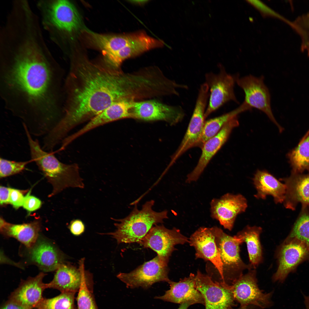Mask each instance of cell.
<instances>
[{
  "mask_svg": "<svg viewBox=\"0 0 309 309\" xmlns=\"http://www.w3.org/2000/svg\"><path fill=\"white\" fill-rule=\"evenodd\" d=\"M63 71L39 33L14 35L0 45V94L29 131L52 130L63 115Z\"/></svg>",
  "mask_w": 309,
  "mask_h": 309,
  "instance_id": "obj_1",
  "label": "cell"
},
{
  "mask_svg": "<svg viewBox=\"0 0 309 309\" xmlns=\"http://www.w3.org/2000/svg\"><path fill=\"white\" fill-rule=\"evenodd\" d=\"M71 62L64 85L63 115L56 127L63 136L114 103L129 98L133 90L128 74L102 61L93 62L80 55L73 57Z\"/></svg>",
  "mask_w": 309,
  "mask_h": 309,
  "instance_id": "obj_2",
  "label": "cell"
},
{
  "mask_svg": "<svg viewBox=\"0 0 309 309\" xmlns=\"http://www.w3.org/2000/svg\"><path fill=\"white\" fill-rule=\"evenodd\" d=\"M31 160L36 164L53 190L48 197H52L69 188L83 189L85 185L76 163L65 164L55 156L53 152H47L41 147L37 139L34 140L27 131L25 132Z\"/></svg>",
  "mask_w": 309,
  "mask_h": 309,
  "instance_id": "obj_3",
  "label": "cell"
},
{
  "mask_svg": "<svg viewBox=\"0 0 309 309\" xmlns=\"http://www.w3.org/2000/svg\"><path fill=\"white\" fill-rule=\"evenodd\" d=\"M36 5L42 28L58 45H61L67 35L83 27L79 13L69 1L39 0Z\"/></svg>",
  "mask_w": 309,
  "mask_h": 309,
  "instance_id": "obj_4",
  "label": "cell"
},
{
  "mask_svg": "<svg viewBox=\"0 0 309 309\" xmlns=\"http://www.w3.org/2000/svg\"><path fill=\"white\" fill-rule=\"evenodd\" d=\"M154 201L146 202L139 209L136 205L130 213L121 219H111L116 222L115 231L103 234L111 236L119 244L139 243L151 228L168 219V211L157 212L152 209Z\"/></svg>",
  "mask_w": 309,
  "mask_h": 309,
  "instance_id": "obj_5",
  "label": "cell"
},
{
  "mask_svg": "<svg viewBox=\"0 0 309 309\" xmlns=\"http://www.w3.org/2000/svg\"><path fill=\"white\" fill-rule=\"evenodd\" d=\"M189 242V239L175 227L166 228L163 225H157L149 231L139 243L144 247L152 249L157 254L163 265L167 266L169 257L177 244Z\"/></svg>",
  "mask_w": 309,
  "mask_h": 309,
  "instance_id": "obj_6",
  "label": "cell"
},
{
  "mask_svg": "<svg viewBox=\"0 0 309 309\" xmlns=\"http://www.w3.org/2000/svg\"><path fill=\"white\" fill-rule=\"evenodd\" d=\"M227 287L233 293L234 298L240 307L253 306L264 309L272 305V292L264 293L258 287L255 271L251 270L242 275L231 283L227 284Z\"/></svg>",
  "mask_w": 309,
  "mask_h": 309,
  "instance_id": "obj_7",
  "label": "cell"
},
{
  "mask_svg": "<svg viewBox=\"0 0 309 309\" xmlns=\"http://www.w3.org/2000/svg\"><path fill=\"white\" fill-rule=\"evenodd\" d=\"M218 73L210 72L205 75V83L210 92L205 119L226 102L233 101L238 103L234 91L237 77L228 74L221 64H218Z\"/></svg>",
  "mask_w": 309,
  "mask_h": 309,
  "instance_id": "obj_8",
  "label": "cell"
},
{
  "mask_svg": "<svg viewBox=\"0 0 309 309\" xmlns=\"http://www.w3.org/2000/svg\"><path fill=\"white\" fill-rule=\"evenodd\" d=\"M194 284L203 298L205 309H234L235 300L226 282L214 281L210 276L198 270Z\"/></svg>",
  "mask_w": 309,
  "mask_h": 309,
  "instance_id": "obj_9",
  "label": "cell"
},
{
  "mask_svg": "<svg viewBox=\"0 0 309 309\" xmlns=\"http://www.w3.org/2000/svg\"><path fill=\"white\" fill-rule=\"evenodd\" d=\"M278 267L274 282H282L302 262L309 260V247L298 239L286 238L277 250Z\"/></svg>",
  "mask_w": 309,
  "mask_h": 309,
  "instance_id": "obj_10",
  "label": "cell"
},
{
  "mask_svg": "<svg viewBox=\"0 0 309 309\" xmlns=\"http://www.w3.org/2000/svg\"><path fill=\"white\" fill-rule=\"evenodd\" d=\"M167 266L163 265L158 256L128 273H120L117 277L128 288L141 287L146 289L154 283L160 282L169 283L171 280L168 276Z\"/></svg>",
  "mask_w": 309,
  "mask_h": 309,
  "instance_id": "obj_11",
  "label": "cell"
},
{
  "mask_svg": "<svg viewBox=\"0 0 309 309\" xmlns=\"http://www.w3.org/2000/svg\"><path fill=\"white\" fill-rule=\"evenodd\" d=\"M236 82L243 90L244 101L251 108H256L264 113L270 119L282 132L283 128L275 118L271 106L269 90L264 82V77L249 75L240 78L237 77Z\"/></svg>",
  "mask_w": 309,
  "mask_h": 309,
  "instance_id": "obj_12",
  "label": "cell"
},
{
  "mask_svg": "<svg viewBox=\"0 0 309 309\" xmlns=\"http://www.w3.org/2000/svg\"><path fill=\"white\" fill-rule=\"evenodd\" d=\"M209 91L207 86H201L187 130L173 156L172 163L190 148L199 146L205 122L204 115L209 96Z\"/></svg>",
  "mask_w": 309,
  "mask_h": 309,
  "instance_id": "obj_13",
  "label": "cell"
},
{
  "mask_svg": "<svg viewBox=\"0 0 309 309\" xmlns=\"http://www.w3.org/2000/svg\"><path fill=\"white\" fill-rule=\"evenodd\" d=\"M216 243L220 255L224 268L231 272L232 282L243 274V270L253 267L247 265L241 260L239 255L240 244L234 238L227 234L217 227H212Z\"/></svg>",
  "mask_w": 309,
  "mask_h": 309,
  "instance_id": "obj_14",
  "label": "cell"
},
{
  "mask_svg": "<svg viewBox=\"0 0 309 309\" xmlns=\"http://www.w3.org/2000/svg\"><path fill=\"white\" fill-rule=\"evenodd\" d=\"M131 117L146 121L163 120L172 124L181 121L185 115L180 106L165 104L155 100L134 101L130 110Z\"/></svg>",
  "mask_w": 309,
  "mask_h": 309,
  "instance_id": "obj_15",
  "label": "cell"
},
{
  "mask_svg": "<svg viewBox=\"0 0 309 309\" xmlns=\"http://www.w3.org/2000/svg\"><path fill=\"white\" fill-rule=\"evenodd\" d=\"M247 207V200L243 195L227 193L211 201V216L225 228L231 231L237 215L244 212Z\"/></svg>",
  "mask_w": 309,
  "mask_h": 309,
  "instance_id": "obj_16",
  "label": "cell"
},
{
  "mask_svg": "<svg viewBox=\"0 0 309 309\" xmlns=\"http://www.w3.org/2000/svg\"><path fill=\"white\" fill-rule=\"evenodd\" d=\"M239 124L237 116L234 117L226 123L217 133L203 144L198 163L187 176V183L195 181L199 179L210 160L227 141L233 130Z\"/></svg>",
  "mask_w": 309,
  "mask_h": 309,
  "instance_id": "obj_17",
  "label": "cell"
},
{
  "mask_svg": "<svg viewBox=\"0 0 309 309\" xmlns=\"http://www.w3.org/2000/svg\"><path fill=\"white\" fill-rule=\"evenodd\" d=\"M188 243L195 248L196 258L210 261L219 272L222 282H225L223 264L212 227L199 228L191 235Z\"/></svg>",
  "mask_w": 309,
  "mask_h": 309,
  "instance_id": "obj_18",
  "label": "cell"
},
{
  "mask_svg": "<svg viewBox=\"0 0 309 309\" xmlns=\"http://www.w3.org/2000/svg\"><path fill=\"white\" fill-rule=\"evenodd\" d=\"M30 262L44 272L56 270L64 263V257L52 243L39 235L34 244L27 248Z\"/></svg>",
  "mask_w": 309,
  "mask_h": 309,
  "instance_id": "obj_19",
  "label": "cell"
},
{
  "mask_svg": "<svg viewBox=\"0 0 309 309\" xmlns=\"http://www.w3.org/2000/svg\"><path fill=\"white\" fill-rule=\"evenodd\" d=\"M195 275L191 273L189 276L181 279L179 282L171 280L168 283L170 289L161 296L155 298L172 303L189 304L191 305L200 304L205 305L203 298L195 286Z\"/></svg>",
  "mask_w": 309,
  "mask_h": 309,
  "instance_id": "obj_20",
  "label": "cell"
},
{
  "mask_svg": "<svg viewBox=\"0 0 309 309\" xmlns=\"http://www.w3.org/2000/svg\"><path fill=\"white\" fill-rule=\"evenodd\" d=\"M307 174L291 173L288 177L280 179L286 187L283 202L286 209H295L298 204L309 207V171Z\"/></svg>",
  "mask_w": 309,
  "mask_h": 309,
  "instance_id": "obj_21",
  "label": "cell"
},
{
  "mask_svg": "<svg viewBox=\"0 0 309 309\" xmlns=\"http://www.w3.org/2000/svg\"><path fill=\"white\" fill-rule=\"evenodd\" d=\"M165 44L162 40L147 35L141 39L119 50L102 53V61L112 68L119 69L122 63L125 60L137 56L150 49L162 47Z\"/></svg>",
  "mask_w": 309,
  "mask_h": 309,
  "instance_id": "obj_22",
  "label": "cell"
},
{
  "mask_svg": "<svg viewBox=\"0 0 309 309\" xmlns=\"http://www.w3.org/2000/svg\"><path fill=\"white\" fill-rule=\"evenodd\" d=\"M45 275L41 272L35 277L23 280L11 293L9 299L35 309L43 298V292L47 288L46 284L43 282Z\"/></svg>",
  "mask_w": 309,
  "mask_h": 309,
  "instance_id": "obj_23",
  "label": "cell"
},
{
  "mask_svg": "<svg viewBox=\"0 0 309 309\" xmlns=\"http://www.w3.org/2000/svg\"><path fill=\"white\" fill-rule=\"evenodd\" d=\"M134 99H124L114 103L74 133V136L77 138L100 126L120 119L131 117L130 110L135 101Z\"/></svg>",
  "mask_w": 309,
  "mask_h": 309,
  "instance_id": "obj_24",
  "label": "cell"
},
{
  "mask_svg": "<svg viewBox=\"0 0 309 309\" xmlns=\"http://www.w3.org/2000/svg\"><path fill=\"white\" fill-rule=\"evenodd\" d=\"M257 191L255 197L265 199L268 195H271L276 204L283 203L284 200L286 187L274 176L266 170H258L253 179Z\"/></svg>",
  "mask_w": 309,
  "mask_h": 309,
  "instance_id": "obj_25",
  "label": "cell"
},
{
  "mask_svg": "<svg viewBox=\"0 0 309 309\" xmlns=\"http://www.w3.org/2000/svg\"><path fill=\"white\" fill-rule=\"evenodd\" d=\"M41 224L38 221L22 224H13L0 219L1 233L5 236L13 237L22 243L26 247L32 246L39 236Z\"/></svg>",
  "mask_w": 309,
  "mask_h": 309,
  "instance_id": "obj_26",
  "label": "cell"
},
{
  "mask_svg": "<svg viewBox=\"0 0 309 309\" xmlns=\"http://www.w3.org/2000/svg\"><path fill=\"white\" fill-rule=\"evenodd\" d=\"M82 278L79 268L64 263L56 270L52 280L46 284L47 288L56 289L61 292L76 293L80 288Z\"/></svg>",
  "mask_w": 309,
  "mask_h": 309,
  "instance_id": "obj_27",
  "label": "cell"
},
{
  "mask_svg": "<svg viewBox=\"0 0 309 309\" xmlns=\"http://www.w3.org/2000/svg\"><path fill=\"white\" fill-rule=\"evenodd\" d=\"M262 231L260 227L247 226L233 237L240 244L244 242L246 243L250 264L253 267L258 266L262 260L260 240Z\"/></svg>",
  "mask_w": 309,
  "mask_h": 309,
  "instance_id": "obj_28",
  "label": "cell"
},
{
  "mask_svg": "<svg viewBox=\"0 0 309 309\" xmlns=\"http://www.w3.org/2000/svg\"><path fill=\"white\" fill-rule=\"evenodd\" d=\"M86 38L91 45L101 51L102 53L111 52L123 48L126 43L124 34H102L85 30Z\"/></svg>",
  "mask_w": 309,
  "mask_h": 309,
  "instance_id": "obj_29",
  "label": "cell"
},
{
  "mask_svg": "<svg viewBox=\"0 0 309 309\" xmlns=\"http://www.w3.org/2000/svg\"><path fill=\"white\" fill-rule=\"evenodd\" d=\"M251 108L244 102L239 107L230 112L205 121L199 145L201 147L207 140L217 133L224 125L240 113Z\"/></svg>",
  "mask_w": 309,
  "mask_h": 309,
  "instance_id": "obj_30",
  "label": "cell"
},
{
  "mask_svg": "<svg viewBox=\"0 0 309 309\" xmlns=\"http://www.w3.org/2000/svg\"><path fill=\"white\" fill-rule=\"evenodd\" d=\"M287 157L292 168L291 173L309 171V134L288 152Z\"/></svg>",
  "mask_w": 309,
  "mask_h": 309,
  "instance_id": "obj_31",
  "label": "cell"
},
{
  "mask_svg": "<svg viewBox=\"0 0 309 309\" xmlns=\"http://www.w3.org/2000/svg\"><path fill=\"white\" fill-rule=\"evenodd\" d=\"M79 268L82 278L77 298L78 309H98L93 294L92 287L89 284L86 275L84 266L81 265Z\"/></svg>",
  "mask_w": 309,
  "mask_h": 309,
  "instance_id": "obj_32",
  "label": "cell"
},
{
  "mask_svg": "<svg viewBox=\"0 0 309 309\" xmlns=\"http://www.w3.org/2000/svg\"><path fill=\"white\" fill-rule=\"evenodd\" d=\"M75 293L61 292L52 298H43L35 309H76L74 304Z\"/></svg>",
  "mask_w": 309,
  "mask_h": 309,
  "instance_id": "obj_33",
  "label": "cell"
},
{
  "mask_svg": "<svg viewBox=\"0 0 309 309\" xmlns=\"http://www.w3.org/2000/svg\"><path fill=\"white\" fill-rule=\"evenodd\" d=\"M303 241L309 247V207H302V210L287 237Z\"/></svg>",
  "mask_w": 309,
  "mask_h": 309,
  "instance_id": "obj_34",
  "label": "cell"
},
{
  "mask_svg": "<svg viewBox=\"0 0 309 309\" xmlns=\"http://www.w3.org/2000/svg\"><path fill=\"white\" fill-rule=\"evenodd\" d=\"M0 177L3 178L19 173L25 169L29 161H17L0 158Z\"/></svg>",
  "mask_w": 309,
  "mask_h": 309,
  "instance_id": "obj_35",
  "label": "cell"
},
{
  "mask_svg": "<svg viewBox=\"0 0 309 309\" xmlns=\"http://www.w3.org/2000/svg\"><path fill=\"white\" fill-rule=\"evenodd\" d=\"M26 192V190L10 188L9 203L16 209L23 206L25 197L23 193Z\"/></svg>",
  "mask_w": 309,
  "mask_h": 309,
  "instance_id": "obj_36",
  "label": "cell"
},
{
  "mask_svg": "<svg viewBox=\"0 0 309 309\" xmlns=\"http://www.w3.org/2000/svg\"><path fill=\"white\" fill-rule=\"evenodd\" d=\"M30 191L24 197L23 207L29 212L35 211L39 208L41 205V201L37 198L30 195Z\"/></svg>",
  "mask_w": 309,
  "mask_h": 309,
  "instance_id": "obj_37",
  "label": "cell"
},
{
  "mask_svg": "<svg viewBox=\"0 0 309 309\" xmlns=\"http://www.w3.org/2000/svg\"><path fill=\"white\" fill-rule=\"evenodd\" d=\"M68 228L72 234L75 236H79L84 231L85 226L81 220L75 219L70 221Z\"/></svg>",
  "mask_w": 309,
  "mask_h": 309,
  "instance_id": "obj_38",
  "label": "cell"
},
{
  "mask_svg": "<svg viewBox=\"0 0 309 309\" xmlns=\"http://www.w3.org/2000/svg\"><path fill=\"white\" fill-rule=\"evenodd\" d=\"M251 3L258 9L264 15H266L276 16L277 15L274 11L266 6L262 3L258 1H249Z\"/></svg>",
  "mask_w": 309,
  "mask_h": 309,
  "instance_id": "obj_39",
  "label": "cell"
},
{
  "mask_svg": "<svg viewBox=\"0 0 309 309\" xmlns=\"http://www.w3.org/2000/svg\"><path fill=\"white\" fill-rule=\"evenodd\" d=\"M0 309H34L9 299L1 307Z\"/></svg>",
  "mask_w": 309,
  "mask_h": 309,
  "instance_id": "obj_40",
  "label": "cell"
},
{
  "mask_svg": "<svg viewBox=\"0 0 309 309\" xmlns=\"http://www.w3.org/2000/svg\"><path fill=\"white\" fill-rule=\"evenodd\" d=\"M10 188L3 186L0 187V203L1 205L9 203Z\"/></svg>",
  "mask_w": 309,
  "mask_h": 309,
  "instance_id": "obj_41",
  "label": "cell"
},
{
  "mask_svg": "<svg viewBox=\"0 0 309 309\" xmlns=\"http://www.w3.org/2000/svg\"><path fill=\"white\" fill-rule=\"evenodd\" d=\"M300 19L299 22L300 25L309 28V13L302 16Z\"/></svg>",
  "mask_w": 309,
  "mask_h": 309,
  "instance_id": "obj_42",
  "label": "cell"
},
{
  "mask_svg": "<svg viewBox=\"0 0 309 309\" xmlns=\"http://www.w3.org/2000/svg\"><path fill=\"white\" fill-rule=\"evenodd\" d=\"M304 302L306 309H309V294L308 295H304Z\"/></svg>",
  "mask_w": 309,
  "mask_h": 309,
  "instance_id": "obj_43",
  "label": "cell"
},
{
  "mask_svg": "<svg viewBox=\"0 0 309 309\" xmlns=\"http://www.w3.org/2000/svg\"><path fill=\"white\" fill-rule=\"evenodd\" d=\"M191 305L188 303H185L181 304L178 309H187Z\"/></svg>",
  "mask_w": 309,
  "mask_h": 309,
  "instance_id": "obj_44",
  "label": "cell"
},
{
  "mask_svg": "<svg viewBox=\"0 0 309 309\" xmlns=\"http://www.w3.org/2000/svg\"><path fill=\"white\" fill-rule=\"evenodd\" d=\"M132 1V2L135 4L136 3L137 4V5L138 4L139 5H142L146 3L147 1Z\"/></svg>",
  "mask_w": 309,
  "mask_h": 309,
  "instance_id": "obj_45",
  "label": "cell"
},
{
  "mask_svg": "<svg viewBox=\"0 0 309 309\" xmlns=\"http://www.w3.org/2000/svg\"><path fill=\"white\" fill-rule=\"evenodd\" d=\"M309 134V129L308 131L306 133L304 134V136L300 140L301 141L303 140Z\"/></svg>",
  "mask_w": 309,
  "mask_h": 309,
  "instance_id": "obj_46",
  "label": "cell"
},
{
  "mask_svg": "<svg viewBox=\"0 0 309 309\" xmlns=\"http://www.w3.org/2000/svg\"><path fill=\"white\" fill-rule=\"evenodd\" d=\"M245 309V308H238V309Z\"/></svg>",
  "mask_w": 309,
  "mask_h": 309,
  "instance_id": "obj_47",
  "label": "cell"
}]
</instances>
